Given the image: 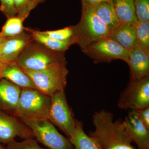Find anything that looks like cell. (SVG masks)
<instances>
[{
  "mask_svg": "<svg viewBox=\"0 0 149 149\" xmlns=\"http://www.w3.org/2000/svg\"><path fill=\"white\" fill-rule=\"evenodd\" d=\"M122 122L130 141L138 149H149V129L141 122L136 111L130 110Z\"/></svg>",
  "mask_w": 149,
  "mask_h": 149,
  "instance_id": "obj_11",
  "label": "cell"
},
{
  "mask_svg": "<svg viewBox=\"0 0 149 149\" xmlns=\"http://www.w3.org/2000/svg\"><path fill=\"white\" fill-rule=\"evenodd\" d=\"M51 97L48 120L70 139L75 132L77 119L74 118L68 103L65 90L57 92Z\"/></svg>",
  "mask_w": 149,
  "mask_h": 149,
  "instance_id": "obj_6",
  "label": "cell"
},
{
  "mask_svg": "<svg viewBox=\"0 0 149 149\" xmlns=\"http://www.w3.org/2000/svg\"><path fill=\"white\" fill-rule=\"evenodd\" d=\"M16 61L22 69L32 71L67 63L64 52L51 50L34 40L22 51Z\"/></svg>",
  "mask_w": 149,
  "mask_h": 149,
  "instance_id": "obj_3",
  "label": "cell"
},
{
  "mask_svg": "<svg viewBox=\"0 0 149 149\" xmlns=\"http://www.w3.org/2000/svg\"><path fill=\"white\" fill-rule=\"evenodd\" d=\"M120 109L137 110L149 106V76L130 80L118 101Z\"/></svg>",
  "mask_w": 149,
  "mask_h": 149,
  "instance_id": "obj_8",
  "label": "cell"
},
{
  "mask_svg": "<svg viewBox=\"0 0 149 149\" xmlns=\"http://www.w3.org/2000/svg\"><path fill=\"white\" fill-rule=\"evenodd\" d=\"M82 121L76 120L75 132L69 139L74 149H102L95 141L87 135L84 129Z\"/></svg>",
  "mask_w": 149,
  "mask_h": 149,
  "instance_id": "obj_19",
  "label": "cell"
},
{
  "mask_svg": "<svg viewBox=\"0 0 149 149\" xmlns=\"http://www.w3.org/2000/svg\"><path fill=\"white\" fill-rule=\"evenodd\" d=\"M74 27L77 44L83 52L91 45L108 37L110 33L95 13L93 7L85 3H82L80 21Z\"/></svg>",
  "mask_w": 149,
  "mask_h": 149,
  "instance_id": "obj_2",
  "label": "cell"
},
{
  "mask_svg": "<svg viewBox=\"0 0 149 149\" xmlns=\"http://www.w3.org/2000/svg\"><path fill=\"white\" fill-rule=\"evenodd\" d=\"M7 145V149H45L40 147L33 138L25 139L21 142L14 140Z\"/></svg>",
  "mask_w": 149,
  "mask_h": 149,
  "instance_id": "obj_26",
  "label": "cell"
},
{
  "mask_svg": "<svg viewBox=\"0 0 149 149\" xmlns=\"http://www.w3.org/2000/svg\"><path fill=\"white\" fill-rule=\"evenodd\" d=\"M108 37L128 51L137 44L135 27L131 24L120 23L111 31Z\"/></svg>",
  "mask_w": 149,
  "mask_h": 149,
  "instance_id": "obj_16",
  "label": "cell"
},
{
  "mask_svg": "<svg viewBox=\"0 0 149 149\" xmlns=\"http://www.w3.org/2000/svg\"><path fill=\"white\" fill-rule=\"evenodd\" d=\"M110 1L119 22L135 26L138 20L135 13L134 0Z\"/></svg>",
  "mask_w": 149,
  "mask_h": 149,
  "instance_id": "obj_17",
  "label": "cell"
},
{
  "mask_svg": "<svg viewBox=\"0 0 149 149\" xmlns=\"http://www.w3.org/2000/svg\"><path fill=\"white\" fill-rule=\"evenodd\" d=\"M21 88L5 78L0 80V109L14 115L18 105Z\"/></svg>",
  "mask_w": 149,
  "mask_h": 149,
  "instance_id": "obj_14",
  "label": "cell"
},
{
  "mask_svg": "<svg viewBox=\"0 0 149 149\" xmlns=\"http://www.w3.org/2000/svg\"><path fill=\"white\" fill-rule=\"evenodd\" d=\"M23 22L17 15L7 18L0 32V38H10L21 35L25 31Z\"/></svg>",
  "mask_w": 149,
  "mask_h": 149,
  "instance_id": "obj_21",
  "label": "cell"
},
{
  "mask_svg": "<svg viewBox=\"0 0 149 149\" xmlns=\"http://www.w3.org/2000/svg\"><path fill=\"white\" fill-rule=\"evenodd\" d=\"M34 1V2L37 5H38L39 4L41 3L45 2L46 0H33Z\"/></svg>",
  "mask_w": 149,
  "mask_h": 149,
  "instance_id": "obj_32",
  "label": "cell"
},
{
  "mask_svg": "<svg viewBox=\"0 0 149 149\" xmlns=\"http://www.w3.org/2000/svg\"><path fill=\"white\" fill-rule=\"evenodd\" d=\"M6 63L0 61V80L3 78V72L5 67Z\"/></svg>",
  "mask_w": 149,
  "mask_h": 149,
  "instance_id": "obj_30",
  "label": "cell"
},
{
  "mask_svg": "<svg viewBox=\"0 0 149 149\" xmlns=\"http://www.w3.org/2000/svg\"><path fill=\"white\" fill-rule=\"evenodd\" d=\"M0 11L7 18L17 15L14 0H0Z\"/></svg>",
  "mask_w": 149,
  "mask_h": 149,
  "instance_id": "obj_27",
  "label": "cell"
},
{
  "mask_svg": "<svg viewBox=\"0 0 149 149\" xmlns=\"http://www.w3.org/2000/svg\"><path fill=\"white\" fill-rule=\"evenodd\" d=\"M3 78L7 79L21 89H37L33 81L16 61L6 63Z\"/></svg>",
  "mask_w": 149,
  "mask_h": 149,
  "instance_id": "obj_15",
  "label": "cell"
},
{
  "mask_svg": "<svg viewBox=\"0 0 149 149\" xmlns=\"http://www.w3.org/2000/svg\"><path fill=\"white\" fill-rule=\"evenodd\" d=\"M135 13L138 22H149V0H134Z\"/></svg>",
  "mask_w": 149,
  "mask_h": 149,
  "instance_id": "obj_25",
  "label": "cell"
},
{
  "mask_svg": "<svg viewBox=\"0 0 149 149\" xmlns=\"http://www.w3.org/2000/svg\"><path fill=\"white\" fill-rule=\"evenodd\" d=\"M93 122L95 130L90 131L89 136L102 149H136L132 145L122 120L113 121L111 112L104 109L95 112Z\"/></svg>",
  "mask_w": 149,
  "mask_h": 149,
  "instance_id": "obj_1",
  "label": "cell"
},
{
  "mask_svg": "<svg viewBox=\"0 0 149 149\" xmlns=\"http://www.w3.org/2000/svg\"><path fill=\"white\" fill-rule=\"evenodd\" d=\"M33 40L27 28L21 35L8 38L1 48L0 61L5 63L16 61L22 51Z\"/></svg>",
  "mask_w": 149,
  "mask_h": 149,
  "instance_id": "obj_12",
  "label": "cell"
},
{
  "mask_svg": "<svg viewBox=\"0 0 149 149\" xmlns=\"http://www.w3.org/2000/svg\"><path fill=\"white\" fill-rule=\"evenodd\" d=\"M66 64H57L38 71L23 69L31 78L37 90L51 97L57 92L65 90L66 87L69 72Z\"/></svg>",
  "mask_w": 149,
  "mask_h": 149,
  "instance_id": "obj_5",
  "label": "cell"
},
{
  "mask_svg": "<svg viewBox=\"0 0 149 149\" xmlns=\"http://www.w3.org/2000/svg\"><path fill=\"white\" fill-rule=\"evenodd\" d=\"M82 3H85L91 6L94 7L103 2H108L111 3L110 0H81Z\"/></svg>",
  "mask_w": 149,
  "mask_h": 149,
  "instance_id": "obj_29",
  "label": "cell"
},
{
  "mask_svg": "<svg viewBox=\"0 0 149 149\" xmlns=\"http://www.w3.org/2000/svg\"><path fill=\"white\" fill-rule=\"evenodd\" d=\"M27 29L31 33L33 40L51 50L65 52L72 45L77 44L75 40L60 41L43 35L40 31L30 28Z\"/></svg>",
  "mask_w": 149,
  "mask_h": 149,
  "instance_id": "obj_18",
  "label": "cell"
},
{
  "mask_svg": "<svg viewBox=\"0 0 149 149\" xmlns=\"http://www.w3.org/2000/svg\"><path fill=\"white\" fill-rule=\"evenodd\" d=\"M6 147L4 146L1 144H0V149H6Z\"/></svg>",
  "mask_w": 149,
  "mask_h": 149,
  "instance_id": "obj_33",
  "label": "cell"
},
{
  "mask_svg": "<svg viewBox=\"0 0 149 149\" xmlns=\"http://www.w3.org/2000/svg\"><path fill=\"white\" fill-rule=\"evenodd\" d=\"M17 15L24 21L32 10L37 6L33 0H14Z\"/></svg>",
  "mask_w": 149,
  "mask_h": 149,
  "instance_id": "obj_24",
  "label": "cell"
},
{
  "mask_svg": "<svg viewBox=\"0 0 149 149\" xmlns=\"http://www.w3.org/2000/svg\"><path fill=\"white\" fill-rule=\"evenodd\" d=\"M51 97L34 88H22L13 116L22 120L47 119Z\"/></svg>",
  "mask_w": 149,
  "mask_h": 149,
  "instance_id": "obj_4",
  "label": "cell"
},
{
  "mask_svg": "<svg viewBox=\"0 0 149 149\" xmlns=\"http://www.w3.org/2000/svg\"><path fill=\"white\" fill-rule=\"evenodd\" d=\"M32 130L34 137L50 149H74L69 139L58 131L48 119L22 120Z\"/></svg>",
  "mask_w": 149,
  "mask_h": 149,
  "instance_id": "obj_7",
  "label": "cell"
},
{
  "mask_svg": "<svg viewBox=\"0 0 149 149\" xmlns=\"http://www.w3.org/2000/svg\"><path fill=\"white\" fill-rule=\"evenodd\" d=\"M135 111L141 122L149 129V106Z\"/></svg>",
  "mask_w": 149,
  "mask_h": 149,
  "instance_id": "obj_28",
  "label": "cell"
},
{
  "mask_svg": "<svg viewBox=\"0 0 149 149\" xmlns=\"http://www.w3.org/2000/svg\"><path fill=\"white\" fill-rule=\"evenodd\" d=\"M8 38H0V49L3 45Z\"/></svg>",
  "mask_w": 149,
  "mask_h": 149,
  "instance_id": "obj_31",
  "label": "cell"
},
{
  "mask_svg": "<svg viewBox=\"0 0 149 149\" xmlns=\"http://www.w3.org/2000/svg\"><path fill=\"white\" fill-rule=\"evenodd\" d=\"M127 63L130 68V80H140L149 76V52L138 44L129 51Z\"/></svg>",
  "mask_w": 149,
  "mask_h": 149,
  "instance_id": "obj_13",
  "label": "cell"
},
{
  "mask_svg": "<svg viewBox=\"0 0 149 149\" xmlns=\"http://www.w3.org/2000/svg\"><path fill=\"white\" fill-rule=\"evenodd\" d=\"M93 8L97 16L108 27L110 32L120 24L110 3L103 2Z\"/></svg>",
  "mask_w": 149,
  "mask_h": 149,
  "instance_id": "obj_20",
  "label": "cell"
},
{
  "mask_svg": "<svg viewBox=\"0 0 149 149\" xmlns=\"http://www.w3.org/2000/svg\"><path fill=\"white\" fill-rule=\"evenodd\" d=\"M40 32L50 38L60 41L75 40L77 44L74 26H68L63 29L52 31H40Z\"/></svg>",
  "mask_w": 149,
  "mask_h": 149,
  "instance_id": "obj_23",
  "label": "cell"
},
{
  "mask_svg": "<svg viewBox=\"0 0 149 149\" xmlns=\"http://www.w3.org/2000/svg\"><path fill=\"white\" fill-rule=\"evenodd\" d=\"M83 53L95 63H109L118 59L127 63L129 51L108 37L91 45Z\"/></svg>",
  "mask_w": 149,
  "mask_h": 149,
  "instance_id": "obj_9",
  "label": "cell"
},
{
  "mask_svg": "<svg viewBox=\"0 0 149 149\" xmlns=\"http://www.w3.org/2000/svg\"></svg>",
  "mask_w": 149,
  "mask_h": 149,
  "instance_id": "obj_35",
  "label": "cell"
},
{
  "mask_svg": "<svg viewBox=\"0 0 149 149\" xmlns=\"http://www.w3.org/2000/svg\"><path fill=\"white\" fill-rule=\"evenodd\" d=\"M137 44L143 49L149 52V22H138L135 24Z\"/></svg>",
  "mask_w": 149,
  "mask_h": 149,
  "instance_id": "obj_22",
  "label": "cell"
},
{
  "mask_svg": "<svg viewBox=\"0 0 149 149\" xmlns=\"http://www.w3.org/2000/svg\"><path fill=\"white\" fill-rule=\"evenodd\" d=\"M0 59H1V49H0Z\"/></svg>",
  "mask_w": 149,
  "mask_h": 149,
  "instance_id": "obj_34",
  "label": "cell"
},
{
  "mask_svg": "<svg viewBox=\"0 0 149 149\" xmlns=\"http://www.w3.org/2000/svg\"><path fill=\"white\" fill-rule=\"evenodd\" d=\"M14 116L0 109V143L8 144L16 137L24 139L34 137L30 128Z\"/></svg>",
  "mask_w": 149,
  "mask_h": 149,
  "instance_id": "obj_10",
  "label": "cell"
}]
</instances>
